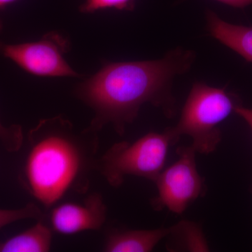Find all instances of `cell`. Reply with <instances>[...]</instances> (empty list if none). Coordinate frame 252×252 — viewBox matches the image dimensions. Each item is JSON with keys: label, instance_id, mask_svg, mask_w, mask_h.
Returning a JSON list of instances; mask_svg holds the SVG:
<instances>
[{"label": "cell", "instance_id": "1", "mask_svg": "<svg viewBox=\"0 0 252 252\" xmlns=\"http://www.w3.org/2000/svg\"><path fill=\"white\" fill-rule=\"evenodd\" d=\"M195 60L193 51L178 47L160 59L104 64L75 89L78 98L94 112L89 127L97 132L112 125L123 135L147 103L173 117L177 112L173 81L188 72Z\"/></svg>", "mask_w": 252, "mask_h": 252}, {"label": "cell", "instance_id": "2", "mask_svg": "<svg viewBox=\"0 0 252 252\" xmlns=\"http://www.w3.org/2000/svg\"><path fill=\"white\" fill-rule=\"evenodd\" d=\"M22 182L46 208L55 206L69 191L84 192L89 171L94 168L97 132L78 131L61 116L43 119L28 134Z\"/></svg>", "mask_w": 252, "mask_h": 252}, {"label": "cell", "instance_id": "3", "mask_svg": "<svg viewBox=\"0 0 252 252\" xmlns=\"http://www.w3.org/2000/svg\"><path fill=\"white\" fill-rule=\"evenodd\" d=\"M240 104L238 97L224 89L195 82L182 108L180 120L171 127L172 130L179 138L183 135L190 137V146L196 153H213L221 142L219 126Z\"/></svg>", "mask_w": 252, "mask_h": 252}, {"label": "cell", "instance_id": "4", "mask_svg": "<svg viewBox=\"0 0 252 252\" xmlns=\"http://www.w3.org/2000/svg\"><path fill=\"white\" fill-rule=\"evenodd\" d=\"M179 140L169 127L162 132H149L132 142H118L96 160L94 168L114 188L121 187L128 175L154 182L165 167L170 147Z\"/></svg>", "mask_w": 252, "mask_h": 252}, {"label": "cell", "instance_id": "5", "mask_svg": "<svg viewBox=\"0 0 252 252\" xmlns=\"http://www.w3.org/2000/svg\"><path fill=\"white\" fill-rule=\"evenodd\" d=\"M177 154L178 159L154 181L158 195L152 200V206L157 211L167 209L181 215L203 197L207 189L197 168L195 149L191 146L180 147Z\"/></svg>", "mask_w": 252, "mask_h": 252}, {"label": "cell", "instance_id": "6", "mask_svg": "<svg viewBox=\"0 0 252 252\" xmlns=\"http://www.w3.org/2000/svg\"><path fill=\"white\" fill-rule=\"evenodd\" d=\"M69 47L65 37L51 32L32 42L12 44L0 41V54L32 75L80 77L64 59Z\"/></svg>", "mask_w": 252, "mask_h": 252}, {"label": "cell", "instance_id": "7", "mask_svg": "<svg viewBox=\"0 0 252 252\" xmlns=\"http://www.w3.org/2000/svg\"><path fill=\"white\" fill-rule=\"evenodd\" d=\"M107 215V206L102 195L93 193L81 203L55 205L50 215V224L53 231L59 234L74 235L100 229Z\"/></svg>", "mask_w": 252, "mask_h": 252}, {"label": "cell", "instance_id": "8", "mask_svg": "<svg viewBox=\"0 0 252 252\" xmlns=\"http://www.w3.org/2000/svg\"><path fill=\"white\" fill-rule=\"evenodd\" d=\"M205 15L210 35L252 63V27L226 22L210 9Z\"/></svg>", "mask_w": 252, "mask_h": 252}, {"label": "cell", "instance_id": "9", "mask_svg": "<svg viewBox=\"0 0 252 252\" xmlns=\"http://www.w3.org/2000/svg\"><path fill=\"white\" fill-rule=\"evenodd\" d=\"M171 227L149 230H116L107 236L106 252H152L162 239L167 238Z\"/></svg>", "mask_w": 252, "mask_h": 252}, {"label": "cell", "instance_id": "10", "mask_svg": "<svg viewBox=\"0 0 252 252\" xmlns=\"http://www.w3.org/2000/svg\"><path fill=\"white\" fill-rule=\"evenodd\" d=\"M53 230L43 219L22 233L0 242V252H46L51 250Z\"/></svg>", "mask_w": 252, "mask_h": 252}, {"label": "cell", "instance_id": "11", "mask_svg": "<svg viewBox=\"0 0 252 252\" xmlns=\"http://www.w3.org/2000/svg\"><path fill=\"white\" fill-rule=\"evenodd\" d=\"M167 238L170 240L167 250L172 251L207 252L210 249L201 228L190 220H182L171 226Z\"/></svg>", "mask_w": 252, "mask_h": 252}, {"label": "cell", "instance_id": "12", "mask_svg": "<svg viewBox=\"0 0 252 252\" xmlns=\"http://www.w3.org/2000/svg\"><path fill=\"white\" fill-rule=\"evenodd\" d=\"M26 219L39 220L44 217L39 207L33 203H28L25 207L15 210L0 209V228Z\"/></svg>", "mask_w": 252, "mask_h": 252}, {"label": "cell", "instance_id": "13", "mask_svg": "<svg viewBox=\"0 0 252 252\" xmlns=\"http://www.w3.org/2000/svg\"><path fill=\"white\" fill-rule=\"evenodd\" d=\"M136 0H85L81 5V12L91 14L99 10L115 9L120 11H132Z\"/></svg>", "mask_w": 252, "mask_h": 252}, {"label": "cell", "instance_id": "14", "mask_svg": "<svg viewBox=\"0 0 252 252\" xmlns=\"http://www.w3.org/2000/svg\"><path fill=\"white\" fill-rule=\"evenodd\" d=\"M0 141L7 152L14 153L22 147L23 132L19 125L5 126L0 121Z\"/></svg>", "mask_w": 252, "mask_h": 252}, {"label": "cell", "instance_id": "15", "mask_svg": "<svg viewBox=\"0 0 252 252\" xmlns=\"http://www.w3.org/2000/svg\"><path fill=\"white\" fill-rule=\"evenodd\" d=\"M234 113L248 124L252 131V109L243 107L240 104L235 108Z\"/></svg>", "mask_w": 252, "mask_h": 252}, {"label": "cell", "instance_id": "16", "mask_svg": "<svg viewBox=\"0 0 252 252\" xmlns=\"http://www.w3.org/2000/svg\"><path fill=\"white\" fill-rule=\"evenodd\" d=\"M187 1V0H181V1ZM219 2L232 6V7L243 9L252 4V0H215Z\"/></svg>", "mask_w": 252, "mask_h": 252}, {"label": "cell", "instance_id": "17", "mask_svg": "<svg viewBox=\"0 0 252 252\" xmlns=\"http://www.w3.org/2000/svg\"><path fill=\"white\" fill-rule=\"evenodd\" d=\"M16 1V0H0V10L4 9L8 5ZM1 30H2V23L0 20V32L1 31Z\"/></svg>", "mask_w": 252, "mask_h": 252}]
</instances>
